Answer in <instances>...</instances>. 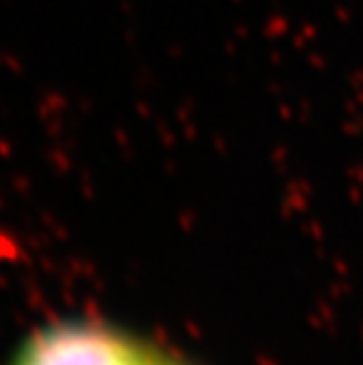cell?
I'll list each match as a JSON object with an SVG mask.
<instances>
[{"label": "cell", "instance_id": "cell-2", "mask_svg": "<svg viewBox=\"0 0 363 365\" xmlns=\"http://www.w3.org/2000/svg\"><path fill=\"white\" fill-rule=\"evenodd\" d=\"M151 365H187V363L175 361V359H168V356H163V354H156V359H153Z\"/></svg>", "mask_w": 363, "mask_h": 365}, {"label": "cell", "instance_id": "cell-1", "mask_svg": "<svg viewBox=\"0 0 363 365\" xmlns=\"http://www.w3.org/2000/svg\"><path fill=\"white\" fill-rule=\"evenodd\" d=\"M158 351L99 321H59L29 335L10 365H151Z\"/></svg>", "mask_w": 363, "mask_h": 365}]
</instances>
